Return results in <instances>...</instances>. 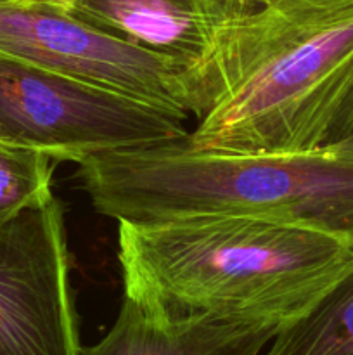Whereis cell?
<instances>
[{
	"label": "cell",
	"mask_w": 353,
	"mask_h": 355,
	"mask_svg": "<svg viewBox=\"0 0 353 355\" xmlns=\"http://www.w3.org/2000/svg\"><path fill=\"white\" fill-rule=\"evenodd\" d=\"M277 331L211 315L165 318L123 298L109 331L80 355H260Z\"/></svg>",
	"instance_id": "8"
},
{
	"label": "cell",
	"mask_w": 353,
	"mask_h": 355,
	"mask_svg": "<svg viewBox=\"0 0 353 355\" xmlns=\"http://www.w3.org/2000/svg\"><path fill=\"white\" fill-rule=\"evenodd\" d=\"M187 118L118 90L0 58V139L55 162L182 141Z\"/></svg>",
	"instance_id": "4"
},
{
	"label": "cell",
	"mask_w": 353,
	"mask_h": 355,
	"mask_svg": "<svg viewBox=\"0 0 353 355\" xmlns=\"http://www.w3.org/2000/svg\"><path fill=\"white\" fill-rule=\"evenodd\" d=\"M71 253L57 198L0 229V355H80Z\"/></svg>",
	"instance_id": "6"
},
{
	"label": "cell",
	"mask_w": 353,
	"mask_h": 355,
	"mask_svg": "<svg viewBox=\"0 0 353 355\" xmlns=\"http://www.w3.org/2000/svg\"><path fill=\"white\" fill-rule=\"evenodd\" d=\"M55 163L47 153L0 141V229L54 198Z\"/></svg>",
	"instance_id": "10"
},
{
	"label": "cell",
	"mask_w": 353,
	"mask_h": 355,
	"mask_svg": "<svg viewBox=\"0 0 353 355\" xmlns=\"http://www.w3.org/2000/svg\"><path fill=\"white\" fill-rule=\"evenodd\" d=\"M187 80L194 149L301 153L341 141L353 120V0L234 10Z\"/></svg>",
	"instance_id": "1"
},
{
	"label": "cell",
	"mask_w": 353,
	"mask_h": 355,
	"mask_svg": "<svg viewBox=\"0 0 353 355\" xmlns=\"http://www.w3.org/2000/svg\"><path fill=\"white\" fill-rule=\"evenodd\" d=\"M0 58L73 76L189 120L194 97L172 58L113 37L48 0H0Z\"/></svg>",
	"instance_id": "5"
},
{
	"label": "cell",
	"mask_w": 353,
	"mask_h": 355,
	"mask_svg": "<svg viewBox=\"0 0 353 355\" xmlns=\"http://www.w3.org/2000/svg\"><path fill=\"white\" fill-rule=\"evenodd\" d=\"M93 210L116 222L246 215L308 225L353 245V139L301 153L194 149L185 139L80 163Z\"/></svg>",
	"instance_id": "3"
},
{
	"label": "cell",
	"mask_w": 353,
	"mask_h": 355,
	"mask_svg": "<svg viewBox=\"0 0 353 355\" xmlns=\"http://www.w3.org/2000/svg\"><path fill=\"white\" fill-rule=\"evenodd\" d=\"M260 355H353V266Z\"/></svg>",
	"instance_id": "9"
},
{
	"label": "cell",
	"mask_w": 353,
	"mask_h": 355,
	"mask_svg": "<svg viewBox=\"0 0 353 355\" xmlns=\"http://www.w3.org/2000/svg\"><path fill=\"white\" fill-rule=\"evenodd\" d=\"M343 139H353V120H352V123H350V127L346 128V132H345V135H343ZM341 139V141H343Z\"/></svg>",
	"instance_id": "13"
},
{
	"label": "cell",
	"mask_w": 353,
	"mask_h": 355,
	"mask_svg": "<svg viewBox=\"0 0 353 355\" xmlns=\"http://www.w3.org/2000/svg\"><path fill=\"white\" fill-rule=\"evenodd\" d=\"M269 2V0H232L235 9L239 10H248V9H255V7L262 6V3Z\"/></svg>",
	"instance_id": "11"
},
{
	"label": "cell",
	"mask_w": 353,
	"mask_h": 355,
	"mask_svg": "<svg viewBox=\"0 0 353 355\" xmlns=\"http://www.w3.org/2000/svg\"><path fill=\"white\" fill-rule=\"evenodd\" d=\"M125 298L165 318L291 324L353 266V245L246 215L116 222Z\"/></svg>",
	"instance_id": "2"
},
{
	"label": "cell",
	"mask_w": 353,
	"mask_h": 355,
	"mask_svg": "<svg viewBox=\"0 0 353 355\" xmlns=\"http://www.w3.org/2000/svg\"><path fill=\"white\" fill-rule=\"evenodd\" d=\"M48 2L55 3V6H61V7H64L66 10H69V7H71V3L75 2V0H48Z\"/></svg>",
	"instance_id": "12"
},
{
	"label": "cell",
	"mask_w": 353,
	"mask_h": 355,
	"mask_svg": "<svg viewBox=\"0 0 353 355\" xmlns=\"http://www.w3.org/2000/svg\"><path fill=\"white\" fill-rule=\"evenodd\" d=\"M234 10L232 0H75L69 7L113 37L172 58L185 75L206 58Z\"/></svg>",
	"instance_id": "7"
},
{
	"label": "cell",
	"mask_w": 353,
	"mask_h": 355,
	"mask_svg": "<svg viewBox=\"0 0 353 355\" xmlns=\"http://www.w3.org/2000/svg\"><path fill=\"white\" fill-rule=\"evenodd\" d=\"M0 141H2V139H0Z\"/></svg>",
	"instance_id": "14"
}]
</instances>
